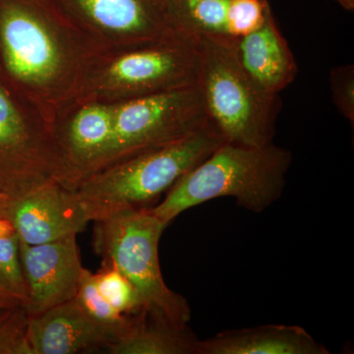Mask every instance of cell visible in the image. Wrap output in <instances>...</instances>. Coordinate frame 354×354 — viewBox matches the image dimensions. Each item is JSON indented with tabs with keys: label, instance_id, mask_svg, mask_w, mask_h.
Masks as SVG:
<instances>
[{
	"label": "cell",
	"instance_id": "obj_1",
	"mask_svg": "<svg viewBox=\"0 0 354 354\" xmlns=\"http://www.w3.org/2000/svg\"><path fill=\"white\" fill-rule=\"evenodd\" d=\"M292 153L274 143L250 147L223 142L149 209L169 225L183 212L216 198H234L241 208L262 213L283 195Z\"/></svg>",
	"mask_w": 354,
	"mask_h": 354
},
{
	"label": "cell",
	"instance_id": "obj_2",
	"mask_svg": "<svg viewBox=\"0 0 354 354\" xmlns=\"http://www.w3.org/2000/svg\"><path fill=\"white\" fill-rule=\"evenodd\" d=\"M225 142L212 122L183 139L118 162L74 190L88 221L145 205L171 189Z\"/></svg>",
	"mask_w": 354,
	"mask_h": 354
},
{
	"label": "cell",
	"instance_id": "obj_3",
	"mask_svg": "<svg viewBox=\"0 0 354 354\" xmlns=\"http://www.w3.org/2000/svg\"><path fill=\"white\" fill-rule=\"evenodd\" d=\"M191 39L197 55L196 86L209 120L225 142L250 147L272 143L281 97L265 92L248 76L235 53L236 39Z\"/></svg>",
	"mask_w": 354,
	"mask_h": 354
},
{
	"label": "cell",
	"instance_id": "obj_4",
	"mask_svg": "<svg viewBox=\"0 0 354 354\" xmlns=\"http://www.w3.org/2000/svg\"><path fill=\"white\" fill-rule=\"evenodd\" d=\"M94 223L95 251L132 283L144 309L176 325H188L189 304L167 286L160 269L158 244L167 225L148 208L124 209Z\"/></svg>",
	"mask_w": 354,
	"mask_h": 354
},
{
	"label": "cell",
	"instance_id": "obj_5",
	"mask_svg": "<svg viewBox=\"0 0 354 354\" xmlns=\"http://www.w3.org/2000/svg\"><path fill=\"white\" fill-rule=\"evenodd\" d=\"M35 6L26 0H0V36L10 73L23 82L43 84L59 69L57 43Z\"/></svg>",
	"mask_w": 354,
	"mask_h": 354
},
{
	"label": "cell",
	"instance_id": "obj_6",
	"mask_svg": "<svg viewBox=\"0 0 354 354\" xmlns=\"http://www.w3.org/2000/svg\"><path fill=\"white\" fill-rule=\"evenodd\" d=\"M76 236L43 244L19 241L28 316H38L75 298L84 270Z\"/></svg>",
	"mask_w": 354,
	"mask_h": 354
},
{
	"label": "cell",
	"instance_id": "obj_7",
	"mask_svg": "<svg viewBox=\"0 0 354 354\" xmlns=\"http://www.w3.org/2000/svg\"><path fill=\"white\" fill-rule=\"evenodd\" d=\"M7 218L19 241L43 244L85 230L88 221L75 192L55 180L13 200Z\"/></svg>",
	"mask_w": 354,
	"mask_h": 354
},
{
	"label": "cell",
	"instance_id": "obj_8",
	"mask_svg": "<svg viewBox=\"0 0 354 354\" xmlns=\"http://www.w3.org/2000/svg\"><path fill=\"white\" fill-rule=\"evenodd\" d=\"M271 9L268 0H167L169 25L187 39L235 41L259 27Z\"/></svg>",
	"mask_w": 354,
	"mask_h": 354
},
{
	"label": "cell",
	"instance_id": "obj_9",
	"mask_svg": "<svg viewBox=\"0 0 354 354\" xmlns=\"http://www.w3.org/2000/svg\"><path fill=\"white\" fill-rule=\"evenodd\" d=\"M27 339L32 354H76L104 349L115 342L108 330L93 322L75 298L29 317Z\"/></svg>",
	"mask_w": 354,
	"mask_h": 354
},
{
	"label": "cell",
	"instance_id": "obj_10",
	"mask_svg": "<svg viewBox=\"0 0 354 354\" xmlns=\"http://www.w3.org/2000/svg\"><path fill=\"white\" fill-rule=\"evenodd\" d=\"M234 48L246 73L269 94L279 95L297 78V60L272 11L259 27L237 39Z\"/></svg>",
	"mask_w": 354,
	"mask_h": 354
},
{
	"label": "cell",
	"instance_id": "obj_11",
	"mask_svg": "<svg viewBox=\"0 0 354 354\" xmlns=\"http://www.w3.org/2000/svg\"><path fill=\"white\" fill-rule=\"evenodd\" d=\"M304 327L263 325L227 330L199 339L197 354H329Z\"/></svg>",
	"mask_w": 354,
	"mask_h": 354
},
{
	"label": "cell",
	"instance_id": "obj_12",
	"mask_svg": "<svg viewBox=\"0 0 354 354\" xmlns=\"http://www.w3.org/2000/svg\"><path fill=\"white\" fill-rule=\"evenodd\" d=\"M79 13L95 25L136 37H156L171 27L167 0H67Z\"/></svg>",
	"mask_w": 354,
	"mask_h": 354
},
{
	"label": "cell",
	"instance_id": "obj_13",
	"mask_svg": "<svg viewBox=\"0 0 354 354\" xmlns=\"http://www.w3.org/2000/svg\"><path fill=\"white\" fill-rule=\"evenodd\" d=\"M199 339L188 327L146 310L132 316L129 329L106 348L111 354H197Z\"/></svg>",
	"mask_w": 354,
	"mask_h": 354
},
{
	"label": "cell",
	"instance_id": "obj_14",
	"mask_svg": "<svg viewBox=\"0 0 354 354\" xmlns=\"http://www.w3.org/2000/svg\"><path fill=\"white\" fill-rule=\"evenodd\" d=\"M77 304L95 324L108 330L115 337L120 339L129 329L133 315H123L104 299L97 288L95 274L84 268L78 291L75 297Z\"/></svg>",
	"mask_w": 354,
	"mask_h": 354
},
{
	"label": "cell",
	"instance_id": "obj_15",
	"mask_svg": "<svg viewBox=\"0 0 354 354\" xmlns=\"http://www.w3.org/2000/svg\"><path fill=\"white\" fill-rule=\"evenodd\" d=\"M97 288L104 299L123 315H135L144 309L143 302L132 283L111 266L95 274Z\"/></svg>",
	"mask_w": 354,
	"mask_h": 354
},
{
	"label": "cell",
	"instance_id": "obj_16",
	"mask_svg": "<svg viewBox=\"0 0 354 354\" xmlns=\"http://www.w3.org/2000/svg\"><path fill=\"white\" fill-rule=\"evenodd\" d=\"M25 306L0 308V354H32Z\"/></svg>",
	"mask_w": 354,
	"mask_h": 354
},
{
	"label": "cell",
	"instance_id": "obj_17",
	"mask_svg": "<svg viewBox=\"0 0 354 354\" xmlns=\"http://www.w3.org/2000/svg\"><path fill=\"white\" fill-rule=\"evenodd\" d=\"M0 279L27 302V286L20 261L18 235L0 236Z\"/></svg>",
	"mask_w": 354,
	"mask_h": 354
},
{
	"label": "cell",
	"instance_id": "obj_18",
	"mask_svg": "<svg viewBox=\"0 0 354 354\" xmlns=\"http://www.w3.org/2000/svg\"><path fill=\"white\" fill-rule=\"evenodd\" d=\"M330 85L333 102L339 113L354 122V66L344 64L330 70Z\"/></svg>",
	"mask_w": 354,
	"mask_h": 354
},
{
	"label": "cell",
	"instance_id": "obj_19",
	"mask_svg": "<svg viewBox=\"0 0 354 354\" xmlns=\"http://www.w3.org/2000/svg\"><path fill=\"white\" fill-rule=\"evenodd\" d=\"M20 305L25 306V300L16 295L0 279V308L20 306Z\"/></svg>",
	"mask_w": 354,
	"mask_h": 354
},
{
	"label": "cell",
	"instance_id": "obj_20",
	"mask_svg": "<svg viewBox=\"0 0 354 354\" xmlns=\"http://www.w3.org/2000/svg\"><path fill=\"white\" fill-rule=\"evenodd\" d=\"M12 201L13 200L9 199V198L0 194V216L7 218L9 208H10V205Z\"/></svg>",
	"mask_w": 354,
	"mask_h": 354
},
{
	"label": "cell",
	"instance_id": "obj_21",
	"mask_svg": "<svg viewBox=\"0 0 354 354\" xmlns=\"http://www.w3.org/2000/svg\"><path fill=\"white\" fill-rule=\"evenodd\" d=\"M337 3L348 11L354 10V0H335Z\"/></svg>",
	"mask_w": 354,
	"mask_h": 354
}]
</instances>
